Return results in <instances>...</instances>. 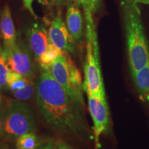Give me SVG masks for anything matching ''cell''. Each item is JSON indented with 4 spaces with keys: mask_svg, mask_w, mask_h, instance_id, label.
I'll return each mask as SVG.
<instances>
[{
    "mask_svg": "<svg viewBox=\"0 0 149 149\" xmlns=\"http://www.w3.org/2000/svg\"><path fill=\"white\" fill-rule=\"evenodd\" d=\"M35 81L37 109L48 125L62 133L75 136H83L88 133L82 109L56 81L50 69L40 68Z\"/></svg>",
    "mask_w": 149,
    "mask_h": 149,
    "instance_id": "obj_1",
    "label": "cell"
},
{
    "mask_svg": "<svg viewBox=\"0 0 149 149\" xmlns=\"http://www.w3.org/2000/svg\"><path fill=\"white\" fill-rule=\"evenodd\" d=\"M123 11L128 63L132 74L149 64V46L141 22L140 10L137 4Z\"/></svg>",
    "mask_w": 149,
    "mask_h": 149,
    "instance_id": "obj_2",
    "label": "cell"
},
{
    "mask_svg": "<svg viewBox=\"0 0 149 149\" xmlns=\"http://www.w3.org/2000/svg\"><path fill=\"white\" fill-rule=\"evenodd\" d=\"M86 22V59L84 65V90L94 97L106 101L103 79L100 64L97 37L93 15L84 11Z\"/></svg>",
    "mask_w": 149,
    "mask_h": 149,
    "instance_id": "obj_3",
    "label": "cell"
},
{
    "mask_svg": "<svg viewBox=\"0 0 149 149\" xmlns=\"http://www.w3.org/2000/svg\"><path fill=\"white\" fill-rule=\"evenodd\" d=\"M53 77L61 86L74 103L84 107L83 91L84 84L80 71L68 53L61 52L50 67Z\"/></svg>",
    "mask_w": 149,
    "mask_h": 149,
    "instance_id": "obj_4",
    "label": "cell"
},
{
    "mask_svg": "<svg viewBox=\"0 0 149 149\" xmlns=\"http://www.w3.org/2000/svg\"><path fill=\"white\" fill-rule=\"evenodd\" d=\"M36 117L33 109L24 102L11 100L6 108L3 140H16L19 136L35 133Z\"/></svg>",
    "mask_w": 149,
    "mask_h": 149,
    "instance_id": "obj_5",
    "label": "cell"
},
{
    "mask_svg": "<svg viewBox=\"0 0 149 149\" xmlns=\"http://www.w3.org/2000/svg\"><path fill=\"white\" fill-rule=\"evenodd\" d=\"M9 68L29 80L36 75V67L32 56V51L22 38L20 33H17V43L14 47L4 48Z\"/></svg>",
    "mask_w": 149,
    "mask_h": 149,
    "instance_id": "obj_6",
    "label": "cell"
},
{
    "mask_svg": "<svg viewBox=\"0 0 149 149\" xmlns=\"http://www.w3.org/2000/svg\"><path fill=\"white\" fill-rule=\"evenodd\" d=\"M88 101V109L94 124L95 139L97 146H99L100 137L109 128L110 115L107 101L93 97L86 93Z\"/></svg>",
    "mask_w": 149,
    "mask_h": 149,
    "instance_id": "obj_7",
    "label": "cell"
},
{
    "mask_svg": "<svg viewBox=\"0 0 149 149\" xmlns=\"http://www.w3.org/2000/svg\"><path fill=\"white\" fill-rule=\"evenodd\" d=\"M48 35L52 44L60 51L65 53H75V42L59 14L52 20Z\"/></svg>",
    "mask_w": 149,
    "mask_h": 149,
    "instance_id": "obj_8",
    "label": "cell"
},
{
    "mask_svg": "<svg viewBox=\"0 0 149 149\" xmlns=\"http://www.w3.org/2000/svg\"><path fill=\"white\" fill-rule=\"evenodd\" d=\"M26 36L35 61H37L51 43L48 32L43 24L35 23L26 29Z\"/></svg>",
    "mask_w": 149,
    "mask_h": 149,
    "instance_id": "obj_9",
    "label": "cell"
},
{
    "mask_svg": "<svg viewBox=\"0 0 149 149\" xmlns=\"http://www.w3.org/2000/svg\"><path fill=\"white\" fill-rule=\"evenodd\" d=\"M66 25L74 42L81 46L83 44L84 20L81 11L75 3H70L67 7Z\"/></svg>",
    "mask_w": 149,
    "mask_h": 149,
    "instance_id": "obj_10",
    "label": "cell"
},
{
    "mask_svg": "<svg viewBox=\"0 0 149 149\" xmlns=\"http://www.w3.org/2000/svg\"><path fill=\"white\" fill-rule=\"evenodd\" d=\"M0 34L4 48H11L17 43V33L13 20L12 14L8 5H6L0 13Z\"/></svg>",
    "mask_w": 149,
    "mask_h": 149,
    "instance_id": "obj_11",
    "label": "cell"
},
{
    "mask_svg": "<svg viewBox=\"0 0 149 149\" xmlns=\"http://www.w3.org/2000/svg\"><path fill=\"white\" fill-rule=\"evenodd\" d=\"M131 74L139 93L142 95H148L149 93V64Z\"/></svg>",
    "mask_w": 149,
    "mask_h": 149,
    "instance_id": "obj_12",
    "label": "cell"
},
{
    "mask_svg": "<svg viewBox=\"0 0 149 149\" xmlns=\"http://www.w3.org/2000/svg\"><path fill=\"white\" fill-rule=\"evenodd\" d=\"M40 144V139L35 133L24 134L16 139V149H36Z\"/></svg>",
    "mask_w": 149,
    "mask_h": 149,
    "instance_id": "obj_13",
    "label": "cell"
},
{
    "mask_svg": "<svg viewBox=\"0 0 149 149\" xmlns=\"http://www.w3.org/2000/svg\"><path fill=\"white\" fill-rule=\"evenodd\" d=\"M61 52L62 51L55 47L52 43H51L46 51L43 53V55L40 57L37 63H38L40 65V68L50 69V67L52 64Z\"/></svg>",
    "mask_w": 149,
    "mask_h": 149,
    "instance_id": "obj_14",
    "label": "cell"
},
{
    "mask_svg": "<svg viewBox=\"0 0 149 149\" xmlns=\"http://www.w3.org/2000/svg\"><path fill=\"white\" fill-rule=\"evenodd\" d=\"M31 80L26 79V77L17 73L16 72L13 71L10 69L6 78V84L7 88L10 90L12 92L18 91L19 89L23 88L25 87Z\"/></svg>",
    "mask_w": 149,
    "mask_h": 149,
    "instance_id": "obj_15",
    "label": "cell"
},
{
    "mask_svg": "<svg viewBox=\"0 0 149 149\" xmlns=\"http://www.w3.org/2000/svg\"><path fill=\"white\" fill-rule=\"evenodd\" d=\"M13 97L17 100L21 102H29L36 98V84L31 80L23 88L13 92Z\"/></svg>",
    "mask_w": 149,
    "mask_h": 149,
    "instance_id": "obj_16",
    "label": "cell"
},
{
    "mask_svg": "<svg viewBox=\"0 0 149 149\" xmlns=\"http://www.w3.org/2000/svg\"><path fill=\"white\" fill-rule=\"evenodd\" d=\"M9 70L10 68L7 62L6 56L0 38V90L7 87L6 78Z\"/></svg>",
    "mask_w": 149,
    "mask_h": 149,
    "instance_id": "obj_17",
    "label": "cell"
},
{
    "mask_svg": "<svg viewBox=\"0 0 149 149\" xmlns=\"http://www.w3.org/2000/svg\"><path fill=\"white\" fill-rule=\"evenodd\" d=\"M77 6H81L84 11L94 14L97 10L101 0H73Z\"/></svg>",
    "mask_w": 149,
    "mask_h": 149,
    "instance_id": "obj_18",
    "label": "cell"
},
{
    "mask_svg": "<svg viewBox=\"0 0 149 149\" xmlns=\"http://www.w3.org/2000/svg\"><path fill=\"white\" fill-rule=\"evenodd\" d=\"M6 109L3 107H0V141L3 140V131H4Z\"/></svg>",
    "mask_w": 149,
    "mask_h": 149,
    "instance_id": "obj_19",
    "label": "cell"
},
{
    "mask_svg": "<svg viewBox=\"0 0 149 149\" xmlns=\"http://www.w3.org/2000/svg\"><path fill=\"white\" fill-rule=\"evenodd\" d=\"M33 1H34V0H23L24 7H25L26 9L29 10L30 13L35 18H37V15L35 14V11L33 10Z\"/></svg>",
    "mask_w": 149,
    "mask_h": 149,
    "instance_id": "obj_20",
    "label": "cell"
},
{
    "mask_svg": "<svg viewBox=\"0 0 149 149\" xmlns=\"http://www.w3.org/2000/svg\"><path fill=\"white\" fill-rule=\"evenodd\" d=\"M120 1L123 10H125V9L130 8V7L137 4L135 3V0H120Z\"/></svg>",
    "mask_w": 149,
    "mask_h": 149,
    "instance_id": "obj_21",
    "label": "cell"
},
{
    "mask_svg": "<svg viewBox=\"0 0 149 149\" xmlns=\"http://www.w3.org/2000/svg\"><path fill=\"white\" fill-rule=\"evenodd\" d=\"M53 149H73L71 146H69L68 144L64 142H59L54 144Z\"/></svg>",
    "mask_w": 149,
    "mask_h": 149,
    "instance_id": "obj_22",
    "label": "cell"
},
{
    "mask_svg": "<svg viewBox=\"0 0 149 149\" xmlns=\"http://www.w3.org/2000/svg\"><path fill=\"white\" fill-rule=\"evenodd\" d=\"M54 146V143L53 141H48L46 144L42 145V146H39L36 149H53Z\"/></svg>",
    "mask_w": 149,
    "mask_h": 149,
    "instance_id": "obj_23",
    "label": "cell"
},
{
    "mask_svg": "<svg viewBox=\"0 0 149 149\" xmlns=\"http://www.w3.org/2000/svg\"><path fill=\"white\" fill-rule=\"evenodd\" d=\"M68 0H53V2L55 3V4L57 6H61L66 3V1Z\"/></svg>",
    "mask_w": 149,
    "mask_h": 149,
    "instance_id": "obj_24",
    "label": "cell"
},
{
    "mask_svg": "<svg viewBox=\"0 0 149 149\" xmlns=\"http://www.w3.org/2000/svg\"><path fill=\"white\" fill-rule=\"evenodd\" d=\"M136 3H144V4H149V0H135Z\"/></svg>",
    "mask_w": 149,
    "mask_h": 149,
    "instance_id": "obj_25",
    "label": "cell"
},
{
    "mask_svg": "<svg viewBox=\"0 0 149 149\" xmlns=\"http://www.w3.org/2000/svg\"><path fill=\"white\" fill-rule=\"evenodd\" d=\"M0 107H2V99H1V95H0Z\"/></svg>",
    "mask_w": 149,
    "mask_h": 149,
    "instance_id": "obj_26",
    "label": "cell"
}]
</instances>
